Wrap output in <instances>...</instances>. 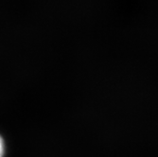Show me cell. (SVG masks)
<instances>
[{
    "instance_id": "1",
    "label": "cell",
    "mask_w": 158,
    "mask_h": 157,
    "mask_svg": "<svg viewBox=\"0 0 158 157\" xmlns=\"http://www.w3.org/2000/svg\"><path fill=\"white\" fill-rule=\"evenodd\" d=\"M5 152V146H4V141L2 137L0 136V157H3Z\"/></svg>"
}]
</instances>
